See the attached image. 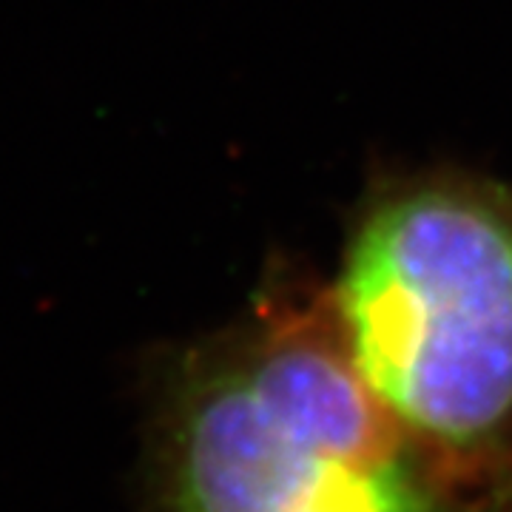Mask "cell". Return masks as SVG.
<instances>
[{
	"instance_id": "obj_1",
	"label": "cell",
	"mask_w": 512,
	"mask_h": 512,
	"mask_svg": "<svg viewBox=\"0 0 512 512\" xmlns=\"http://www.w3.org/2000/svg\"><path fill=\"white\" fill-rule=\"evenodd\" d=\"M146 484L151 512H504L376 399L333 299L279 285L154 365Z\"/></svg>"
},
{
	"instance_id": "obj_2",
	"label": "cell",
	"mask_w": 512,
	"mask_h": 512,
	"mask_svg": "<svg viewBox=\"0 0 512 512\" xmlns=\"http://www.w3.org/2000/svg\"><path fill=\"white\" fill-rule=\"evenodd\" d=\"M350 359L427 456L512 504V194L464 177L393 188L333 291Z\"/></svg>"
}]
</instances>
